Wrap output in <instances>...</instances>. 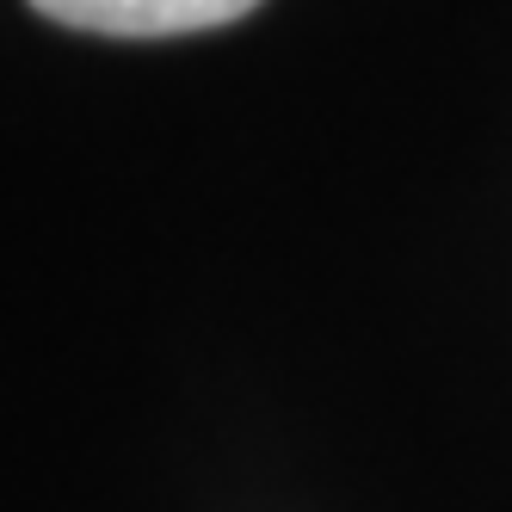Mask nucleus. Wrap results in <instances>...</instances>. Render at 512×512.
I'll return each instance as SVG.
<instances>
[{
    "label": "nucleus",
    "mask_w": 512,
    "mask_h": 512,
    "mask_svg": "<svg viewBox=\"0 0 512 512\" xmlns=\"http://www.w3.org/2000/svg\"><path fill=\"white\" fill-rule=\"evenodd\" d=\"M44 19L99 38H179V31H216L247 19L260 0H31Z\"/></svg>",
    "instance_id": "f257e3e1"
}]
</instances>
